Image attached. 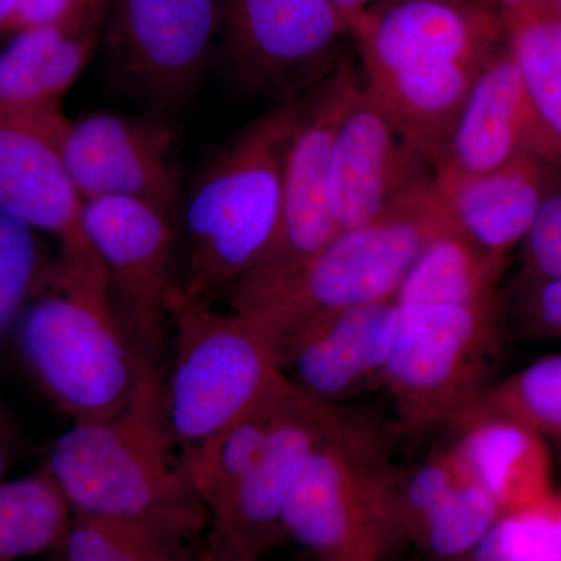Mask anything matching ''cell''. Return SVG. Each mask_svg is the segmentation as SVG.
<instances>
[{
  "label": "cell",
  "mask_w": 561,
  "mask_h": 561,
  "mask_svg": "<svg viewBox=\"0 0 561 561\" xmlns=\"http://www.w3.org/2000/svg\"><path fill=\"white\" fill-rule=\"evenodd\" d=\"M504 327L502 295L474 302L398 306L383 382L394 434L454 424L474 408L496 382Z\"/></svg>",
  "instance_id": "8992f818"
},
{
  "label": "cell",
  "mask_w": 561,
  "mask_h": 561,
  "mask_svg": "<svg viewBox=\"0 0 561 561\" xmlns=\"http://www.w3.org/2000/svg\"><path fill=\"white\" fill-rule=\"evenodd\" d=\"M493 2L494 5L500 9L501 13L505 14L526 9V7L531 5V3L537 2V0H493Z\"/></svg>",
  "instance_id": "f35d334b"
},
{
  "label": "cell",
  "mask_w": 561,
  "mask_h": 561,
  "mask_svg": "<svg viewBox=\"0 0 561 561\" xmlns=\"http://www.w3.org/2000/svg\"><path fill=\"white\" fill-rule=\"evenodd\" d=\"M467 415L502 416L529 427L545 440L561 443V354L541 357L494 382Z\"/></svg>",
  "instance_id": "4316f807"
},
{
  "label": "cell",
  "mask_w": 561,
  "mask_h": 561,
  "mask_svg": "<svg viewBox=\"0 0 561 561\" xmlns=\"http://www.w3.org/2000/svg\"><path fill=\"white\" fill-rule=\"evenodd\" d=\"M378 2H389V0H378ZM376 2V3H378ZM468 2H478V3H490V5H494L493 0H468ZM496 7V5H494Z\"/></svg>",
  "instance_id": "b9f144b4"
},
{
  "label": "cell",
  "mask_w": 561,
  "mask_h": 561,
  "mask_svg": "<svg viewBox=\"0 0 561 561\" xmlns=\"http://www.w3.org/2000/svg\"><path fill=\"white\" fill-rule=\"evenodd\" d=\"M360 88V70L348 55L302 101L284 162L278 231L253 271L225 297L232 311H241L289 279L337 234L330 205L332 142Z\"/></svg>",
  "instance_id": "9c48e42d"
},
{
  "label": "cell",
  "mask_w": 561,
  "mask_h": 561,
  "mask_svg": "<svg viewBox=\"0 0 561 561\" xmlns=\"http://www.w3.org/2000/svg\"><path fill=\"white\" fill-rule=\"evenodd\" d=\"M551 512L553 516V522H556L557 530H559L561 540V493H557L556 497H553Z\"/></svg>",
  "instance_id": "ab89813d"
},
{
  "label": "cell",
  "mask_w": 561,
  "mask_h": 561,
  "mask_svg": "<svg viewBox=\"0 0 561 561\" xmlns=\"http://www.w3.org/2000/svg\"><path fill=\"white\" fill-rule=\"evenodd\" d=\"M191 542L144 524L73 515L61 561H194Z\"/></svg>",
  "instance_id": "484cf974"
},
{
  "label": "cell",
  "mask_w": 561,
  "mask_h": 561,
  "mask_svg": "<svg viewBox=\"0 0 561 561\" xmlns=\"http://www.w3.org/2000/svg\"><path fill=\"white\" fill-rule=\"evenodd\" d=\"M397 319V302L383 301L308 321L278 339L280 373L306 397L346 408L383 387Z\"/></svg>",
  "instance_id": "2e32d148"
},
{
  "label": "cell",
  "mask_w": 561,
  "mask_h": 561,
  "mask_svg": "<svg viewBox=\"0 0 561 561\" xmlns=\"http://www.w3.org/2000/svg\"><path fill=\"white\" fill-rule=\"evenodd\" d=\"M62 161L83 203L128 198L179 221L181 192L169 119L94 113L66 119L58 139Z\"/></svg>",
  "instance_id": "5bb4252c"
},
{
  "label": "cell",
  "mask_w": 561,
  "mask_h": 561,
  "mask_svg": "<svg viewBox=\"0 0 561 561\" xmlns=\"http://www.w3.org/2000/svg\"><path fill=\"white\" fill-rule=\"evenodd\" d=\"M551 505L505 513L485 537L457 561H561V540Z\"/></svg>",
  "instance_id": "4dcf8cb0"
},
{
  "label": "cell",
  "mask_w": 561,
  "mask_h": 561,
  "mask_svg": "<svg viewBox=\"0 0 561 561\" xmlns=\"http://www.w3.org/2000/svg\"><path fill=\"white\" fill-rule=\"evenodd\" d=\"M73 512L46 467L0 483V561L57 552Z\"/></svg>",
  "instance_id": "cb8c5ba5"
},
{
  "label": "cell",
  "mask_w": 561,
  "mask_h": 561,
  "mask_svg": "<svg viewBox=\"0 0 561 561\" xmlns=\"http://www.w3.org/2000/svg\"><path fill=\"white\" fill-rule=\"evenodd\" d=\"M305 98L273 103L213 154L183 195L179 290L216 305L245 278L278 231L284 162Z\"/></svg>",
  "instance_id": "3957f363"
},
{
  "label": "cell",
  "mask_w": 561,
  "mask_h": 561,
  "mask_svg": "<svg viewBox=\"0 0 561 561\" xmlns=\"http://www.w3.org/2000/svg\"><path fill=\"white\" fill-rule=\"evenodd\" d=\"M62 114L25 117L0 111V208L51 236L58 251L94 254L83 231V206L62 161Z\"/></svg>",
  "instance_id": "e0dca14e"
},
{
  "label": "cell",
  "mask_w": 561,
  "mask_h": 561,
  "mask_svg": "<svg viewBox=\"0 0 561 561\" xmlns=\"http://www.w3.org/2000/svg\"><path fill=\"white\" fill-rule=\"evenodd\" d=\"M387 434L348 409L309 457L284 507V538L320 561H381L397 540Z\"/></svg>",
  "instance_id": "ba28073f"
},
{
  "label": "cell",
  "mask_w": 561,
  "mask_h": 561,
  "mask_svg": "<svg viewBox=\"0 0 561 561\" xmlns=\"http://www.w3.org/2000/svg\"><path fill=\"white\" fill-rule=\"evenodd\" d=\"M87 9L98 11L99 5H101V0H80Z\"/></svg>",
  "instance_id": "60d3db41"
},
{
  "label": "cell",
  "mask_w": 561,
  "mask_h": 561,
  "mask_svg": "<svg viewBox=\"0 0 561 561\" xmlns=\"http://www.w3.org/2000/svg\"><path fill=\"white\" fill-rule=\"evenodd\" d=\"M194 561H257L254 559H249V557H243L241 553L231 551L227 546L221 545L220 541H217L216 538L210 537L208 545L205 548L201 549V551L195 552Z\"/></svg>",
  "instance_id": "d590c367"
},
{
  "label": "cell",
  "mask_w": 561,
  "mask_h": 561,
  "mask_svg": "<svg viewBox=\"0 0 561 561\" xmlns=\"http://www.w3.org/2000/svg\"><path fill=\"white\" fill-rule=\"evenodd\" d=\"M83 231L144 370L164 379L169 300L180 276L179 221L147 203L102 198L84 203Z\"/></svg>",
  "instance_id": "8fae6325"
},
{
  "label": "cell",
  "mask_w": 561,
  "mask_h": 561,
  "mask_svg": "<svg viewBox=\"0 0 561 561\" xmlns=\"http://www.w3.org/2000/svg\"><path fill=\"white\" fill-rule=\"evenodd\" d=\"M502 16L546 151L561 165V11L537 0Z\"/></svg>",
  "instance_id": "7402d4cb"
},
{
  "label": "cell",
  "mask_w": 561,
  "mask_h": 561,
  "mask_svg": "<svg viewBox=\"0 0 561 561\" xmlns=\"http://www.w3.org/2000/svg\"><path fill=\"white\" fill-rule=\"evenodd\" d=\"M451 225L435 181L386 216L339 231L300 271L239 312L253 313L279 339L319 317L394 301L421 251Z\"/></svg>",
  "instance_id": "52a82bcc"
},
{
  "label": "cell",
  "mask_w": 561,
  "mask_h": 561,
  "mask_svg": "<svg viewBox=\"0 0 561 561\" xmlns=\"http://www.w3.org/2000/svg\"><path fill=\"white\" fill-rule=\"evenodd\" d=\"M219 33L238 87L273 103L311 94L353 44L331 0H220Z\"/></svg>",
  "instance_id": "30bf717a"
},
{
  "label": "cell",
  "mask_w": 561,
  "mask_h": 561,
  "mask_svg": "<svg viewBox=\"0 0 561 561\" xmlns=\"http://www.w3.org/2000/svg\"><path fill=\"white\" fill-rule=\"evenodd\" d=\"M164 379H146L111 420L73 423L51 443L46 470L73 515L144 524L184 541L210 527L165 416Z\"/></svg>",
  "instance_id": "7a4b0ae2"
},
{
  "label": "cell",
  "mask_w": 561,
  "mask_h": 561,
  "mask_svg": "<svg viewBox=\"0 0 561 561\" xmlns=\"http://www.w3.org/2000/svg\"><path fill=\"white\" fill-rule=\"evenodd\" d=\"M454 426L460 431L454 453L472 481L500 502L504 515L552 504L551 456L541 435L493 415H467Z\"/></svg>",
  "instance_id": "44dd1931"
},
{
  "label": "cell",
  "mask_w": 561,
  "mask_h": 561,
  "mask_svg": "<svg viewBox=\"0 0 561 561\" xmlns=\"http://www.w3.org/2000/svg\"><path fill=\"white\" fill-rule=\"evenodd\" d=\"M39 236L27 221L0 208V345L13 337L49 267Z\"/></svg>",
  "instance_id": "f1b7e54d"
},
{
  "label": "cell",
  "mask_w": 561,
  "mask_h": 561,
  "mask_svg": "<svg viewBox=\"0 0 561 561\" xmlns=\"http://www.w3.org/2000/svg\"><path fill=\"white\" fill-rule=\"evenodd\" d=\"M95 14L14 32L0 50V111L25 117L60 114L98 46Z\"/></svg>",
  "instance_id": "ffe728a7"
},
{
  "label": "cell",
  "mask_w": 561,
  "mask_h": 561,
  "mask_svg": "<svg viewBox=\"0 0 561 561\" xmlns=\"http://www.w3.org/2000/svg\"><path fill=\"white\" fill-rule=\"evenodd\" d=\"M435 181L456 227L485 253L508 260L529 234L542 203L561 186V165L529 151L496 171Z\"/></svg>",
  "instance_id": "d6986e66"
},
{
  "label": "cell",
  "mask_w": 561,
  "mask_h": 561,
  "mask_svg": "<svg viewBox=\"0 0 561 561\" xmlns=\"http://www.w3.org/2000/svg\"><path fill=\"white\" fill-rule=\"evenodd\" d=\"M470 479L453 448L427 457L409 471H397L391 491L397 540H408L431 512Z\"/></svg>",
  "instance_id": "f546056e"
},
{
  "label": "cell",
  "mask_w": 561,
  "mask_h": 561,
  "mask_svg": "<svg viewBox=\"0 0 561 561\" xmlns=\"http://www.w3.org/2000/svg\"><path fill=\"white\" fill-rule=\"evenodd\" d=\"M529 151L551 158L505 41L479 73L434 173L482 175Z\"/></svg>",
  "instance_id": "ac0fdd59"
},
{
  "label": "cell",
  "mask_w": 561,
  "mask_h": 561,
  "mask_svg": "<svg viewBox=\"0 0 561 561\" xmlns=\"http://www.w3.org/2000/svg\"><path fill=\"white\" fill-rule=\"evenodd\" d=\"M507 312L524 337L561 343L560 278L516 280L508 289Z\"/></svg>",
  "instance_id": "1f68e13d"
},
{
  "label": "cell",
  "mask_w": 561,
  "mask_h": 561,
  "mask_svg": "<svg viewBox=\"0 0 561 561\" xmlns=\"http://www.w3.org/2000/svg\"><path fill=\"white\" fill-rule=\"evenodd\" d=\"M345 409L321 404L287 381L256 459L230 496L210 513V537L254 560L286 540L280 527L284 507L309 457L337 426Z\"/></svg>",
  "instance_id": "4fadbf2b"
},
{
  "label": "cell",
  "mask_w": 561,
  "mask_h": 561,
  "mask_svg": "<svg viewBox=\"0 0 561 561\" xmlns=\"http://www.w3.org/2000/svg\"><path fill=\"white\" fill-rule=\"evenodd\" d=\"M334 3L335 9L341 11L343 18L348 21L350 28L353 22L364 16L371 7L375 5L378 0H331Z\"/></svg>",
  "instance_id": "8d00e7d4"
},
{
  "label": "cell",
  "mask_w": 561,
  "mask_h": 561,
  "mask_svg": "<svg viewBox=\"0 0 561 561\" xmlns=\"http://www.w3.org/2000/svg\"><path fill=\"white\" fill-rule=\"evenodd\" d=\"M434 184L430 162L362 87L332 142L330 205L339 231L370 224Z\"/></svg>",
  "instance_id": "9a60e30c"
},
{
  "label": "cell",
  "mask_w": 561,
  "mask_h": 561,
  "mask_svg": "<svg viewBox=\"0 0 561 561\" xmlns=\"http://www.w3.org/2000/svg\"><path fill=\"white\" fill-rule=\"evenodd\" d=\"M286 383L283 375L275 390L257 408L184 457L187 474L209 515L230 496L256 459L278 411Z\"/></svg>",
  "instance_id": "d4e9b609"
},
{
  "label": "cell",
  "mask_w": 561,
  "mask_h": 561,
  "mask_svg": "<svg viewBox=\"0 0 561 561\" xmlns=\"http://www.w3.org/2000/svg\"><path fill=\"white\" fill-rule=\"evenodd\" d=\"M508 260L491 256L456 227L435 236L402 280L394 302H474L500 297Z\"/></svg>",
  "instance_id": "603a6c76"
},
{
  "label": "cell",
  "mask_w": 561,
  "mask_h": 561,
  "mask_svg": "<svg viewBox=\"0 0 561 561\" xmlns=\"http://www.w3.org/2000/svg\"><path fill=\"white\" fill-rule=\"evenodd\" d=\"M220 27V0H113L110 76L154 116L171 119L194 98Z\"/></svg>",
  "instance_id": "7c38bea8"
},
{
  "label": "cell",
  "mask_w": 561,
  "mask_h": 561,
  "mask_svg": "<svg viewBox=\"0 0 561 561\" xmlns=\"http://www.w3.org/2000/svg\"><path fill=\"white\" fill-rule=\"evenodd\" d=\"M83 14H95V10L87 9L80 0H20L10 33L13 35L22 28L60 24Z\"/></svg>",
  "instance_id": "836d02e7"
},
{
  "label": "cell",
  "mask_w": 561,
  "mask_h": 561,
  "mask_svg": "<svg viewBox=\"0 0 561 561\" xmlns=\"http://www.w3.org/2000/svg\"><path fill=\"white\" fill-rule=\"evenodd\" d=\"M351 39L365 92L435 171L479 73L507 41V27L490 3L389 0L351 24Z\"/></svg>",
  "instance_id": "6da1fadb"
},
{
  "label": "cell",
  "mask_w": 561,
  "mask_h": 561,
  "mask_svg": "<svg viewBox=\"0 0 561 561\" xmlns=\"http://www.w3.org/2000/svg\"><path fill=\"white\" fill-rule=\"evenodd\" d=\"M519 249V268L513 279L560 278L561 186L542 203L540 213Z\"/></svg>",
  "instance_id": "d6a6232c"
},
{
  "label": "cell",
  "mask_w": 561,
  "mask_h": 561,
  "mask_svg": "<svg viewBox=\"0 0 561 561\" xmlns=\"http://www.w3.org/2000/svg\"><path fill=\"white\" fill-rule=\"evenodd\" d=\"M18 3L20 0H0V36L10 33Z\"/></svg>",
  "instance_id": "74e56055"
},
{
  "label": "cell",
  "mask_w": 561,
  "mask_h": 561,
  "mask_svg": "<svg viewBox=\"0 0 561 561\" xmlns=\"http://www.w3.org/2000/svg\"><path fill=\"white\" fill-rule=\"evenodd\" d=\"M21 453V435L16 423L9 412L0 408V483L7 481V474L16 463Z\"/></svg>",
  "instance_id": "e575fe53"
},
{
  "label": "cell",
  "mask_w": 561,
  "mask_h": 561,
  "mask_svg": "<svg viewBox=\"0 0 561 561\" xmlns=\"http://www.w3.org/2000/svg\"><path fill=\"white\" fill-rule=\"evenodd\" d=\"M13 339L33 381L73 423L114 419L153 378L133 348L95 254L58 251Z\"/></svg>",
  "instance_id": "277c9868"
},
{
  "label": "cell",
  "mask_w": 561,
  "mask_h": 561,
  "mask_svg": "<svg viewBox=\"0 0 561 561\" xmlns=\"http://www.w3.org/2000/svg\"><path fill=\"white\" fill-rule=\"evenodd\" d=\"M556 2V5L559 7V10L561 11V0H553Z\"/></svg>",
  "instance_id": "7bdbcfd3"
},
{
  "label": "cell",
  "mask_w": 561,
  "mask_h": 561,
  "mask_svg": "<svg viewBox=\"0 0 561 561\" xmlns=\"http://www.w3.org/2000/svg\"><path fill=\"white\" fill-rule=\"evenodd\" d=\"M502 515L500 502L470 479L431 512L408 540L434 560L457 561L485 537Z\"/></svg>",
  "instance_id": "83f0119b"
},
{
  "label": "cell",
  "mask_w": 561,
  "mask_h": 561,
  "mask_svg": "<svg viewBox=\"0 0 561 561\" xmlns=\"http://www.w3.org/2000/svg\"><path fill=\"white\" fill-rule=\"evenodd\" d=\"M169 313L172 357L162 394L184 459L257 408L283 373L278 339L253 313L192 301L179 287L172 291Z\"/></svg>",
  "instance_id": "5b68a950"
}]
</instances>
